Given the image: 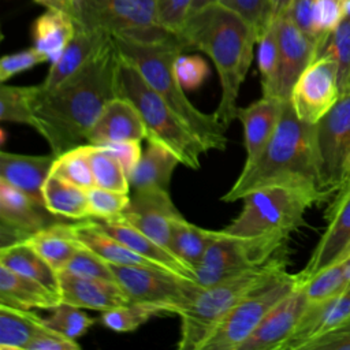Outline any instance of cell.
Masks as SVG:
<instances>
[{
    "label": "cell",
    "mask_w": 350,
    "mask_h": 350,
    "mask_svg": "<svg viewBox=\"0 0 350 350\" xmlns=\"http://www.w3.org/2000/svg\"><path fill=\"white\" fill-rule=\"evenodd\" d=\"M115 97H120V53L111 37L57 86L37 85L31 103L34 130L59 156L86 144L88 131Z\"/></svg>",
    "instance_id": "1"
},
{
    "label": "cell",
    "mask_w": 350,
    "mask_h": 350,
    "mask_svg": "<svg viewBox=\"0 0 350 350\" xmlns=\"http://www.w3.org/2000/svg\"><path fill=\"white\" fill-rule=\"evenodd\" d=\"M178 37L186 49L205 52L215 64L221 86L215 115L228 129L237 119L238 94L258 41L254 27L237 12L213 3L189 14Z\"/></svg>",
    "instance_id": "2"
},
{
    "label": "cell",
    "mask_w": 350,
    "mask_h": 350,
    "mask_svg": "<svg viewBox=\"0 0 350 350\" xmlns=\"http://www.w3.org/2000/svg\"><path fill=\"white\" fill-rule=\"evenodd\" d=\"M284 182L321 189L316 124L301 120L290 100L286 101L279 124L260 157L242 168L221 201H239L258 187Z\"/></svg>",
    "instance_id": "3"
},
{
    "label": "cell",
    "mask_w": 350,
    "mask_h": 350,
    "mask_svg": "<svg viewBox=\"0 0 350 350\" xmlns=\"http://www.w3.org/2000/svg\"><path fill=\"white\" fill-rule=\"evenodd\" d=\"M113 37V36H112ZM123 59L130 62L145 81L160 94L172 111L191 129L208 150H224L227 146L226 127L217 120L215 112L200 111L186 96L175 74V63L186 49L179 38L165 41H135L113 37Z\"/></svg>",
    "instance_id": "4"
},
{
    "label": "cell",
    "mask_w": 350,
    "mask_h": 350,
    "mask_svg": "<svg viewBox=\"0 0 350 350\" xmlns=\"http://www.w3.org/2000/svg\"><path fill=\"white\" fill-rule=\"evenodd\" d=\"M287 265L284 249L257 267L220 283L202 287L193 301L178 313L180 336L176 347L179 350H202L220 321L245 297L287 272Z\"/></svg>",
    "instance_id": "5"
},
{
    "label": "cell",
    "mask_w": 350,
    "mask_h": 350,
    "mask_svg": "<svg viewBox=\"0 0 350 350\" xmlns=\"http://www.w3.org/2000/svg\"><path fill=\"white\" fill-rule=\"evenodd\" d=\"M329 197L314 185L271 183L243 196L241 212L223 231L237 237L273 235L290 239L294 231L305 226L306 211Z\"/></svg>",
    "instance_id": "6"
},
{
    "label": "cell",
    "mask_w": 350,
    "mask_h": 350,
    "mask_svg": "<svg viewBox=\"0 0 350 350\" xmlns=\"http://www.w3.org/2000/svg\"><path fill=\"white\" fill-rule=\"evenodd\" d=\"M120 96L138 109L146 130L145 139L168 149L182 165L198 170L205 146L191 129L172 111L141 72L120 56Z\"/></svg>",
    "instance_id": "7"
},
{
    "label": "cell",
    "mask_w": 350,
    "mask_h": 350,
    "mask_svg": "<svg viewBox=\"0 0 350 350\" xmlns=\"http://www.w3.org/2000/svg\"><path fill=\"white\" fill-rule=\"evenodd\" d=\"M70 15L77 26L113 37L145 42L179 38L161 26L156 0H71Z\"/></svg>",
    "instance_id": "8"
},
{
    "label": "cell",
    "mask_w": 350,
    "mask_h": 350,
    "mask_svg": "<svg viewBox=\"0 0 350 350\" xmlns=\"http://www.w3.org/2000/svg\"><path fill=\"white\" fill-rule=\"evenodd\" d=\"M287 241L273 235L237 237L220 230V235L194 268V280L201 287H208L237 276L284 250Z\"/></svg>",
    "instance_id": "9"
},
{
    "label": "cell",
    "mask_w": 350,
    "mask_h": 350,
    "mask_svg": "<svg viewBox=\"0 0 350 350\" xmlns=\"http://www.w3.org/2000/svg\"><path fill=\"white\" fill-rule=\"evenodd\" d=\"M298 286V275L284 272L245 297L215 328L202 350H239L271 309Z\"/></svg>",
    "instance_id": "10"
},
{
    "label": "cell",
    "mask_w": 350,
    "mask_h": 350,
    "mask_svg": "<svg viewBox=\"0 0 350 350\" xmlns=\"http://www.w3.org/2000/svg\"><path fill=\"white\" fill-rule=\"evenodd\" d=\"M130 302H145L164 314H178L202 288L196 280L161 268L111 264Z\"/></svg>",
    "instance_id": "11"
},
{
    "label": "cell",
    "mask_w": 350,
    "mask_h": 350,
    "mask_svg": "<svg viewBox=\"0 0 350 350\" xmlns=\"http://www.w3.org/2000/svg\"><path fill=\"white\" fill-rule=\"evenodd\" d=\"M320 186L332 196L350 180V92L316 123Z\"/></svg>",
    "instance_id": "12"
},
{
    "label": "cell",
    "mask_w": 350,
    "mask_h": 350,
    "mask_svg": "<svg viewBox=\"0 0 350 350\" xmlns=\"http://www.w3.org/2000/svg\"><path fill=\"white\" fill-rule=\"evenodd\" d=\"M340 97L338 64L328 53L316 56L293 86L290 103L295 115L316 124Z\"/></svg>",
    "instance_id": "13"
},
{
    "label": "cell",
    "mask_w": 350,
    "mask_h": 350,
    "mask_svg": "<svg viewBox=\"0 0 350 350\" xmlns=\"http://www.w3.org/2000/svg\"><path fill=\"white\" fill-rule=\"evenodd\" d=\"M325 231L320 237L304 269L297 273L299 282L340 261L350 247V180L335 193L325 211Z\"/></svg>",
    "instance_id": "14"
},
{
    "label": "cell",
    "mask_w": 350,
    "mask_h": 350,
    "mask_svg": "<svg viewBox=\"0 0 350 350\" xmlns=\"http://www.w3.org/2000/svg\"><path fill=\"white\" fill-rule=\"evenodd\" d=\"M45 206L0 180V247L27 241L36 231L57 221Z\"/></svg>",
    "instance_id": "15"
},
{
    "label": "cell",
    "mask_w": 350,
    "mask_h": 350,
    "mask_svg": "<svg viewBox=\"0 0 350 350\" xmlns=\"http://www.w3.org/2000/svg\"><path fill=\"white\" fill-rule=\"evenodd\" d=\"M279 37L278 74L268 96L290 100L294 83L310 64L317 52L316 42L309 38L286 14L276 18Z\"/></svg>",
    "instance_id": "16"
},
{
    "label": "cell",
    "mask_w": 350,
    "mask_h": 350,
    "mask_svg": "<svg viewBox=\"0 0 350 350\" xmlns=\"http://www.w3.org/2000/svg\"><path fill=\"white\" fill-rule=\"evenodd\" d=\"M179 215L180 212L170 197V190L141 189L134 190L129 206L118 219L134 226L170 250L171 223Z\"/></svg>",
    "instance_id": "17"
},
{
    "label": "cell",
    "mask_w": 350,
    "mask_h": 350,
    "mask_svg": "<svg viewBox=\"0 0 350 350\" xmlns=\"http://www.w3.org/2000/svg\"><path fill=\"white\" fill-rule=\"evenodd\" d=\"M308 304L299 283L294 291L271 309L239 350H282L299 323Z\"/></svg>",
    "instance_id": "18"
},
{
    "label": "cell",
    "mask_w": 350,
    "mask_h": 350,
    "mask_svg": "<svg viewBox=\"0 0 350 350\" xmlns=\"http://www.w3.org/2000/svg\"><path fill=\"white\" fill-rule=\"evenodd\" d=\"M146 137L137 107L126 97L112 98L86 134V144L101 146L122 141H142Z\"/></svg>",
    "instance_id": "19"
},
{
    "label": "cell",
    "mask_w": 350,
    "mask_h": 350,
    "mask_svg": "<svg viewBox=\"0 0 350 350\" xmlns=\"http://www.w3.org/2000/svg\"><path fill=\"white\" fill-rule=\"evenodd\" d=\"M59 273V297L62 304L81 309L105 312L130 302L118 282L90 279L67 271Z\"/></svg>",
    "instance_id": "20"
},
{
    "label": "cell",
    "mask_w": 350,
    "mask_h": 350,
    "mask_svg": "<svg viewBox=\"0 0 350 350\" xmlns=\"http://www.w3.org/2000/svg\"><path fill=\"white\" fill-rule=\"evenodd\" d=\"M350 317V286L321 302L308 304L294 332L282 350H304L313 339L334 329Z\"/></svg>",
    "instance_id": "21"
},
{
    "label": "cell",
    "mask_w": 350,
    "mask_h": 350,
    "mask_svg": "<svg viewBox=\"0 0 350 350\" xmlns=\"http://www.w3.org/2000/svg\"><path fill=\"white\" fill-rule=\"evenodd\" d=\"M286 101L279 97L261 96L249 105L238 108L237 119L242 123L245 134L246 160L243 167L253 164L262 153L279 124Z\"/></svg>",
    "instance_id": "22"
},
{
    "label": "cell",
    "mask_w": 350,
    "mask_h": 350,
    "mask_svg": "<svg viewBox=\"0 0 350 350\" xmlns=\"http://www.w3.org/2000/svg\"><path fill=\"white\" fill-rule=\"evenodd\" d=\"M56 154H19L0 152V180L23 191L44 206L42 186L49 176Z\"/></svg>",
    "instance_id": "23"
},
{
    "label": "cell",
    "mask_w": 350,
    "mask_h": 350,
    "mask_svg": "<svg viewBox=\"0 0 350 350\" xmlns=\"http://www.w3.org/2000/svg\"><path fill=\"white\" fill-rule=\"evenodd\" d=\"M94 223L107 234L134 250L135 253L141 254L142 257L150 260L152 262L157 264L159 267L171 271L174 273L182 275L185 278L194 280V271L189 268L185 262H182L167 247L159 245L148 235L141 232L134 226L123 221L122 219H111V220H100L93 219Z\"/></svg>",
    "instance_id": "24"
},
{
    "label": "cell",
    "mask_w": 350,
    "mask_h": 350,
    "mask_svg": "<svg viewBox=\"0 0 350 350\" xmlns=\"http://www.w3.org/2000/svg\"><path fill=\"white\" fill-rule=\"evenodd\" d=\"M107 31L77 26L75 34L67 44L59 59L51 63L46 78L41 83L45 89H52L78 71L89 62L96 52L111 38Z\"/></svg>",
    "instance_id": "25"
},
{
    "label": "cell",
    "mask_w": 350,
    "mask_h": 350,
    "mask_svg": "<svg viewBox=\"0 0 350 350\" xmlns=\"http://www.w3.org/2000/svg\"><path fill=\"white\" fill-rule=\"evenodd\" d=\"M0 304L22 309L52 310L62 302L57 293L40 282L0 265Z\"/></svg>",
    "instance_id": "26"
},
{
    "label": "cell",
    "mask_w": 350,
    "mask_h": 350,
    "mask_svg": "<svg viewBox=\"0 0 350 350\" xmlns=\"http://www.w3.org/2000/svg\"><path fill=\"white\" fill-rule=\"evenodd\" d=\"M71 230L75 238L93 253L100 256L109 264L116 265H139V267H152L161 268L150 260L135 253L105 231H103L93 219L78 220L71 224ZM164 269V268H161Z\"/></svg>",
    "instance_id": "27"
},
{
    "label": "cell",
    "mask_w": 350,
    "mask_h": 350,
    "mask_svg": "<svg viewBox=\"0 0 350 350\" xmlns=\"http://www.w3.org/2000/svg\"><path fill=\"white\" fill-rule=\"evenodd\" d=\"M45 209L53 216L71 220L90 219L88 190L77 186L51 171L42 186Z\"/></svg>",
    "instance_id": "28"
},
{
    "label": "cell",
    "mask_w": 350,
    "mask_h": 350,
    "mask_svg": "<svg viewBox=\"0 0 350 350\" xmlns=\"http://www.w3.org/2000/svg\"><path fill=\"white\" fill-rule=\"evenodd\" d=\"M77 30L72 16L64 11L48 8L33 23V42L49 63L59 59Z\"/></svg>",
    "instance_id": "29"
},
{
    "label": "cell",
    "mask_w": 350,
    "mask_h": 350,
    "mask_svg": "<svg viewBox=\"0 0 350 350\" xmlns=\"http://www.w3.org/2000/svg\"><path fill=\"white\" fill-rule=\"evenodd\" d=\"M180 164L175 154L161 145L148 142L135 170L129 175L133 190L164 189L170 190V183L175 168Z\"/></svg>",
    "instance_id": "30"
},
{
    "label": "cell",
    "mask_w": 350,
    "mask_h": 350,
    "mask_svg": "<svg viewBox=\"0 0 350 350\" xmlns=\"http://www.w3.org/2000/svg\"><path fill=\"white\" fill-rule=\"evenodd\" d=\"M26 242L56 271H62L82 246L75 238L71 224L62 221H55L36 231Z\"/></svg>",
    "instance_id": "31"
},
{
    "label": "cell",
    "mask_w": 350,
    "mask_h": 350,
    "mask_svg": "<svg viewBox=\"0 0 350 350\" xmlns=\"http://www.w3.org/2000/svg\"><path fill=\"white\" fill-rule=\"evenodd\" d=\"M46 327L45 319L30 309L0 304L1 350H26L31 339Z\"/></svg>",
    "instance_id": "32"
},
{
    "label": "cell",
    "mask_w": 350,
    "mask_h": 350,
    "mask_svg": "<svg viewBox=\"0 0 350 350\" xmlns=\"http://www.w3.org/2000/svg\"><path fill=\"white\" fill-rule=\"evenodd\" d=\"M220 235V230H206L187 221L182 215L171 223L170 250L189 268L201 262L209 245Z\"/></svg>",
    "instance_id": "33"
},
{
    "label": "cell",
    "mask_w": 350,
    "mask_h": 350,
    "mask_svg": "<svg viewBox=\"0 0 350 350\" xmlns=\"http://www.w3.org/2000/svg\"><path fill=\"white\" fill-rule=\"evenodd\" d=\"M0 265L34 279L59 294V273L26 241L0 247Z\"/></svg>",
    "instance_id": "34"
},
{
    "label": "cell",
    "mask_w": 350,
    "mask_h": 350,
    "mask_svg": "<svg viewBox=\"0 0 350 350\" xmlns=\"http://www.w3.org/2000/svg\"><path fill=\"white\" fill-rule=\"evenodd\" d=\"M89 150L90 145L82 144L56 156L52 172L86 190L94 187Z\"/></svg>",
    "instance_id": "35"
},
{
    "label": "cell",
    "mask_w": 350,
    "mask_h": 350,
    "mask_svg": "<svg viewBox=\"0 0 350 350\" xmlns=\"http://www.w3.org/2000/svg\"><path fill=\"white\" fill-rule=\"evenodd\" d=\"M346 265L347 261L343 258L316 272L306 280L299 282L308 302H321L343 291L347 287Z\"/></svg>",
    "instance_id": "36"
},
{
    "label": "cell",
    "mask_w": 350,
    "mask_h": 350,
    "mask_svg": "<svg viewBox=\"0 0 350 350\" xmlns=\"http://www.w3.org/2000/svg\"><path fill=\"white\" fill-rule=\"evenodd\" d=\"M164 314L160 308L145 302H127L101 312L100 321L115 332H133L154 316Z\"/></svg>",
    "instance_id": "37"
},
{
    "label": "cell",
    "mask_w": 350,
    "mask_h": 350,
    "mask_svg": "<svg viewBox=\"0 0 350 350\" xmlns=\"http://www.w3.org/2000/svg\"><path fill=\"white\" fill-rule=\"evenodd\" d=\"M89 157L94 186L115 191L130 193L129 175L123 165L113 156L105 152L101 146L90 145Z\"/></svg>",
    "instance_id": "38"
},
{
    "label": "cell",
    "mask_w": 350,
    "mask_h": 350,
    "mask_svg": "<svg viewBox=\"0 0 350 350\" xmlns=\"http://www.w3.org/2000/svg\"><path fill=\"white\" fill-rule=\"evenodd\" d=\"M36 86H7L0 89V120L26 124L34 129L33 96Z\"/></svg>",
    "instance_id": "39"
},
{
    "label": "cell",
    "mask_w": 350,
    "mask_h": 350,
    "mask_svg": "<svg viewBox=\"0 0 350 350\" xmlns=\"http://www.w3.org/2000/svg\"><path fill=\"white\" fill-rule=\"evenodd\" d=\"M331 55L338 64V82L340 94L350 92V19L343 18L334 31L327 37L324 44L317 51ZM314 56V57H316Z\"/></svg>",
    "instance_id": "40"
},
{
    "label": "cell",
    "mask_w": 350,
    "mask_h": 350,
    "mask_svg": "<svg viewBox=\"0 0 350 350\" xmlns=\"http://www.w3.org/2000/svg\"><path fill=\"white\" fill-rule=\"evenodd\" d=\"M257 44V63L261 75V92L262 96H268L273 86L279 66V37L276 18H273L264 30Z\"/></svg>",
    "instance_id": "41"
},
{
    "label": "cell",
    "mask_w": 350,
    "mask_h": 350,
    "mask_svg": "<svg viewBox=\"0 0 350 350\" xmlns=\"http://www.w3.org/2000/svg\"><path fill=\"white\" fill-rule=\"evenodd\" d=\"M45 323L56 332L77 340L93 327L96 319L82 312L81 308L59 304L55 309H52V313L45 319Z\"/></svg>",
    "instance_id": "42"
},
{
    "label": "cell",
    "mask_w": 350,
    "mask_h": 350,
    "mask_svg": "<svg viewBox=\"0 0 350 350\" xmlns=\"http://www.w3.org/2000/svg\"><path fill=\"white\" fill-rule=\"evenodd\" d=\"M131 196L123 191L92 187L88 190L90 219L111 220L119 217L130 204Z\"/></svg>",
    "instance_id": "43"
},
{
    "label": "cell",
    "mask_w": 350,
    "mask_h": 350,
    "mask_svg": "<svg viewBox=\"0 0 350 350\" xmlns=\"http://www.w3.org/2000/svg\"><path fill=\"white\" fill-rule=\"evenodd\" d=\"M62 271H67L83 278L116 282L111 264L83 245L75 252Z\"/></svg>",
    "instance_id": "44"
},
{
    "label": "cell",
    "mask_w": 350,
    "mask_h": 350,
    "mask_svg": "<svg viewBox=\"0 0 350 350\" xmlns=\"http://www.w3.org/2000/svg\"><path fill=\"white\" fill-rule=\"evenodd\" d=\"M217 3L249 22L254 27L258 38L273 19L272 0H217Z\"/></svg>",
    "instance_id": "45"
},
{
    "label": "cell",
    "mask_w": 350,
    "mask_h": 350,
    "mask_svg": "<svg viewBox=\"0 0 350 350\" xmlns=\"http://www.w3.org/2000/svg\"><path fill=\"white\" fill-rule=\"evenodd\" d=\"M342 19L343 0H316L314 33L317 41V51Z\"/></svg>",
    "instance_id": "46"
},
{
    "label": "cell",
    "mask_w": 350,
    "mask_h": 350,
    "mask_svg": "<svg viewBox=\"0 0 350 350\" xmlns=\"http://www.w3.org/2000/svg\"><path fill=\"white\" fill-rule=\"evenodd\" d=\"M44 62H48L46 56L36 46L5 55L0 60V81L5 82L14 75L30 70Z\"/></svg>",
    "instance_id": "47"
},
{
    "label": "cell",
    "mask_w": 350,
    "mask_h": 350,
    "mask_svg": "<svg viewBox=\"0 0 350 350\" xmlns=\"http://www.w3.org/2000/svg\"><path fill=\"white\" fill-rule=\"evenodd\" d=\"M175 74L182 88L196 89L202 85L209 74V67L206 62L196 55H179L175 63Z\"/></svg>",
    "instance_id": "48"
},
{
    "label": "cell",
    "mask_w": 350,
    "mask_h": 350,
    "mask_svg": "<svg viewBox=\"0 0 350 350\" xmlns=\"http://www.w3.org/2000/svg\"><path fill=\"white\" fill-rule=\"evenodd\" d=\"M194 0H156L157 16L167 30L179 34L186 23Z\"/></svg>",
    "instance_id": "49"
},
{
    "label": "cell",
    "mask_w": 350,
    "mask_h": 350,
    "mask_svg": "<svg viewBox=\"0 0 350 350\" xmlns=\"http://www.w3.org/2000/svg\"><path fill=\"white\" fill-rule=\"evenodd\" d=\"M304 350H350V317L334 329L309 342Z\"/></svg>",
    "instance_id": "50"
},
{
    "label": "cell",
    "mask_w": 350,
    "mask_h": 350,
    "mask_svg": "<svg viewBox=\"0 0 350 350\" xmlns=\"http://www.w3.org/2000/svg\"><path fill=\"white\" fill-rule=\"evenodd\" d=\"M314 7L316 0H291L288 8L283 14H286L317 45L314 33Z\"/></svg>",
    "instance_id": "51"
},
{
    "label": "cell",
    "mask_w": 350,
    "mask_h": 350,
    "mask_svg": "<svg viewBox=\"0 0 350 350\" xmlns=\"http://www.w3.org/2000/svg\"><path fill=\"white\" fill-rule=\"evenodd\" d=\"M101 148L105 152H108L111 156H113L123 165L127 175H130L135 170L142 156L141 141L113 142V144L101 145Z\"/></svg>",
    "instance_id": "52"
},
{
    "label": "cell",
    "mask_w": 350,
    "mask_h": 350,
    "mask_svg": "<svg viewBox=\"0 0 350 350\" xmlns=\"http://www.w3.org/2000/svg\"><path fill=\"white\" fill-rule=\"evenodd\" d=\"M81 345L70 339L55 329L46 327L40 334H37L31 342L27 345L26 350H79Z\"/></svg>",
    "instance_id": "53"
},
{
    "label": "cell",
    "mask_w": 350,
    "mask_h": 350,
    "mask_svg": "<svg viewBox=\"0 0 350 350\" xmlns=\"http://www.w3.org/2000/svg\"><path fill=\"white\" fill-rule=\"evenodd\" d=\"M34 1L46 7V8L59 10V11H64V12L70 14L71 0H34Z\"/></svg>",
    "instance_id": "54"
},
{
    "label": "cell",
    "mask_w": 350,
    "mask_h": 350,
    "mask_svg": "<svg viewBox=\"0 0 350 350\" xmlns=\"http://www.w3.org/2000/svg\"><path fill=\"white\" fill-rule=\"evenodd\" d=\"M291 0H272V12H273V18H278L279 15H282L290 5Z\"/></svg>",
    "instance_id": "55"
},
{
    "label": "cell",
    "mask_w": 350,
    "mask_h": 350,
    "mask_svg": "<svg viewBox=\"0 0 350 350\" xmlns=\"http://www.w3.org/2000/svg\"><path fill=\"white\" fill-rule=\"evenodd\" d=\"M213 3H217V0H194L191 7H190V12L189 14H193V12H196V11L209 5V4H213Z\"/></svg>",
    "instance_id": "56"
},
{
    "label": "cell",
    "mask_w": 350,
    "mask_h": 350,
    "mask_svg": "<svg viewBox=\"0 0 350 350\" xmlns=\"http://www.w3.org/2000/svg\"><path fill=\"white\" fill-rule=\"evenodd\" d=\"M343 18L350 19V0H343Z\"/></svg>",
    "instance_id": "57"
},
{
    "label": "cell",
    "mask_w": 350,
    "mask_h": 350,
    "mask_svg": "<svg viewBox=\"0 0 350 350\" xmlns=\"http://www.w3.org/2000/svg\"><path fill=\"white\" fill-rule=\"evenodd\" d=\"M347 261V265H346V279H347V286H350V257L349 258H345Z\"/></svg>",
    "instance_id": "58"
},
{
    "label": "cell",
    "mask_w": 350,
    "mask_h": 350,
    "mask_svg": "<svg viewBox=\"0 0 350 350\" xmlns=\"http://www.w3.org/2000/svg\"><path fill=\"white\" fill-rule=\"evenodd\" d=\"M349 257H350V247H349V249H347V250H346V253H345V256H343V258H349ZM343 258H342V260H343Z\"/></svg>",
    "instance_id": "59"
}]
</instances>
